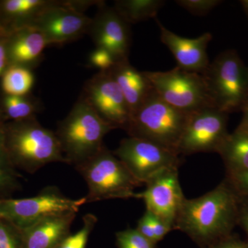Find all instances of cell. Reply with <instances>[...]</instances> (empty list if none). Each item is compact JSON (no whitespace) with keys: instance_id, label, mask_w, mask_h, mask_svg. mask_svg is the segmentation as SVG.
<instances>
[{"instance_id":"1","label":"cell","mask_w":248,"mask_h":248,"mask_svg":"<svg viewBox=\"0 0 248 248\" xmlns=\"http://www.w3.org/2000/svg\"><path fill=\"white\" fill-rule=\"evenodd\" d=\"M241 197L228 181L198 198L185 199L174 230L205 247L232 234L238 225Z\"/></svg>"},{"instance_id":"2","label":"cell","mask_w":248,"mask_h":248,"mask_svg":"<svg viewBox=\"0 0 248 248\" xmlns=\"http://www.w3.org/2000/svg\"><path fill=\"white\" fill-rule=\"evenodd\" d=\"M6 148L13 166L34 173L46 165L67 164L56 133L42 126L35 117L4 124Z\"/></svg>"},{"instance_id":"3","label":"cell","mask_w":248,"mask_h":248,"mask_svg":"<svg viewBox=\"0 0 248 248\" xmlns=\"http://www.w3.org/2000/svg\"><path fill=\"white\" fill-rule=\"evenodd\" d=\"M112 130L81 96L55 133L67 164L76 166L100 151L104 138Z\"/></svg>"},{"instance_id":"4","label":"cell","mask_w":248,"mask_h":248,"mask_svg":"<svg viewBox=\"0 0 248 248\" xmlns=\"http://www.w3.org/2000/svg\"><path fill=\"white\" fill-rule=\"evenodd\" d=\"M191 114L170 105L154 91L132 114L125 131L129 137L153 142L179 155V142Z\"/></svg>"},{"instance_id":"5","label":"cell","mask_w":248,"mask_h":248,"mask_svg":"<svg viewBox=\"0 0 248 248\" xmlns=\"http://www.w3.org/2000/svg\"><path fill=\"white\" fill-rule=\"evenodd\" d=\"M75 167L87 184V203L113 199H139V193L135 190L142 184L105 146Z\"/></svg>"},{"instance_id":"6","label":"cell","mask_w":248,"mask_h":248,"mask_svg":"<svg viewBox=\"0 0 248 248\" xmlns=\"http://www.w3.org/2000/svg\"><path fill=\"white\" fill-rule=\"evenodd\" d=\"M202 75L217 108L241 110L248 98V67L235 50L219 54Z\"/></svg>"},{"instance_id":"7","label":"cell","mask_w":248,"mask_h":248,"mask_svg":"<svg viewBox=\"0 0 248 248\" xmlns=\"http://www.w3.org/2000/svg\"><path fill=\"white\" fill-rule=\"evenodd\" d=\"M155 92L163 100L187 113L215 107L203 76L181 69L166 72L144 71Z\"/></svg>"},{"instance_id":"8","label":"cell","mask_w":248,"mask_h":248,"mask_svg":"<svg viewBox=\"0 0 248 248\" xmlns=\"http://www.w3.org/2000/svg\"><path fill=\"white\" fill-rule=\"evenodd\" d=\"M87 203L86 197L73 200L55 186H48L38 195L25 199L0 198V218L22 230L47 217L65 213H77Z\"/></svg>"},{"instance_id":"9","label":"cell","mask_w":248,"mask_h":248,"mask_svg":"<svg viewBox=\"0 0 248 248\" xmlns=\"http://www.w3.org/2000/svg\"><path fill=\"white\" fill-rule=\"evenodd\" d=\"M113 153L141 184L164 170L179 168L181 164L175 153L153 142L131 137L122 140Z\"/></svg>"},{"instance_id":"10","label":"cell","mask_w":248,"mask_h":248,"mask_svg":"<svg viewBox=\"0 0 248 248\" xmlns=\"http://www.w3.org/2000/svg\"><path fill=\"white\" fill-rule=\"evenodd\" d=\"M228 113L208 107L191 114L179 142V155L218 153L228 135Z\"/></svg>"},{"instance_id":"11","label":"cell","mask_w":248,"mask_h":248,"mask_svg":"<svg viewBox=\"0 0 248 248\" xmlns=\"http://www.w3.org/2000/svg\"><path fill=\"white\" fill-rule=\"evenodd\" d=\"M92 20L84 13L72 9L65 1L53 0L30 27L40 31L48 46H61L88 33Z\"/></svg>"},{"instance_id":"12","label":"cell","mask_w":248,"mask_h":248,"mask_svg":"<svg viewBox=\"0 0 248 248\" xmlns=\"http://www.w3.org/2000/svg\"><path fill=\"white\" fill-rule=\"evenodd\" d=\"M81 97L114 128L126 130L130 112L110 71L98 72L88 80Z\"/></svg>"},{"instance_id":"13","label":"cell","mask_w":248,"mask_h":248,"mask_svg":"<svg viewBox=\"0 0 248 248\" xmlns=\"http://www.w3.org/2000/svg\"><path fill=\"white\" fill-rule=\"evenodd\" d=\"M145 184L146 189L139 193V199L143 200L146 210L174 230L186 199L179 183L178 168L164 170Z\"/></svg>"},{"instance_id":"14","label":"cell","mask_w":248,"mask_h":248,"mask_svg":"<svg viewBox=\"0 0 248 248\" xmlns=\"http://www.w3.org/2000/svg\"><path fill=\"white\" fill-rule=\"evenodd\" d=\"M88 33L96 48L107 50L118 62L128 60L131 42L130 24L114 7H108L104 2L99 5Z\"/></svg>"},{"instance_id":"15","label":"cell","mask_w":248,"mask_h":248,"mask_svg":"<svg viewBox=\"0 0 248 248\" xmlns=\"http://www.w3.org/2000/svg\"><path fill=\"white\" fill-rule=\"evenodd\" d=\"M161 42L170 50L177 67L186 71L202 74L210 65L207 47L213 35L207 32L197 38L189 39L177 35L163 26L157 19Z\"/></svg>"},{"instance_id":"16","label":"cell","mask_w":248,"mask_h":248,"mask_svg":"<svg viewBox=\"0 0 248 248\" xmlns=\"http://www.w3.org/2000/svg\"><path fill=\"white\" fill-rule=\"evenodd\" d=\"M6 52L9 66L25 67L32 70L44 58L48 46L44 35L33 27L11 31L6 36Z\"/></svg>"},{"instance_id":"17","label":"cell","mask_w":248,"mask_h":248,"mask_svg":"<svg viewBox=\"0 0 248 248\" xmlns=\"http://www.w3.org/2000/svg\"><path fill=\"white\" fill-rule=\"evenodd\" d=\"M76 214L53 215L22 230L23 248H55L71 234Z\"/></svg>"},{"instance_id":"18","label":"cell","mask_w":248,"mask_h":248,"mask_svg":"<svg viewBox=\"0 0 248 248\" xmlns=\"http://www.w3.org/2000/svg\"><path fill=\"white\" fill-rule=\"evenodd\" d=\"M110 72L123 94L131 117L153 93L154 88L144 73L132 66L128 60L117 62Z\"/></svg>"},{"instance_id":"19","label":"cell","mask_w":248,"mask_h":248,"mask_svg":"<svg viewBox=\"0 0 248 248\" xmlns=\"http://www.w3.org/2000/svg\"><path fill=\"white\" fill-rule=\"evenodd\" d=\"M53 0H3L0 1V24L6 33L30 27L42 11Z\"/></svg>"},{"instance_id":"20","label":"cell","mask_w":248,"mask_h":248,"mask_svg":"<svg viewBox=\"0 0 248 248\" xmlns=\"http://www.w3.org/2000/svg\"><path fill=\"white\" fill-rule=\"evenodd\" d=\"M223 160L227 175L248 172V131L237 127L222 143L218 153Z\"/></svg>"},{"instance_id":"21","label":"cell","mask_w":248,"mask_h":248,"mask_svg":"<svg viewBox=\"0 0 248 248\" xmlns=\"http://www.w3.org/2000/svg\"><path fill=\"white\" fill-rule=\"evenodd\" d=\"M163 0H118L114 9L129 24L156 19V15L164 6Z\"/></svg>"},{"instance_id":"22","label":"cell","mask_w":248,"mask_h":248,"mask_svg":"<svg viewBox=\"0 0 248 248\" xmlns=\"http://www.w3.org/2000/svg\"><path fill=\"white\" fill-rule=\"evenodd\" d=\"M34 83L32 70L25 67L9 66L1 76V89L8 95H28Z\"/></svg>"},{"instance_id":"23","label":"cell","mask_w":248,"mask_h":248,"mask_svg":"<svg viewBox=\"0 0 248 248\" xmlns=\"http://www.w3.org/2000/svg\"><path fill=\"white\" fill-rule=\"evenodd\" d=\"M3 114L12 122L28 120L35 117L40 106L37 101L25 96H14L4 94L1 101Z\"/></svg>"},{"instance_id":"24","label":"cell","mask_w":248,"mask_h":248,"mask_svg":"<svg viewBox=\"0 0 248 248\" xmlns=\"http://www.w3.org/2000/svg\"><path fill=\"white\" fill-rule=\"evenodd\" d=\"M98 221L97 217L93 214H86L83 217L82 227L79 231L70 234L55 248H86L90 235Z\"/></svg>"},{"instance_id":"25","label":"cell","mask_w":248,"mask_h":248,"mask_svg":"<svg viewBox=\"0 0 248 248\" xmlns=\"http://www.w3.org/2000/svg\"><path fill=\"white\" fill-rule=\"evenodd\" d=\"M116 242L119 248H155V244L141 234L137 229L128 228L116 234Z\"/></svg>"},{"instance_id":"26","label":"cell","mask_w":248,"mask_h":248,"mask_svg":"<svg viewBox=\"0 0 248 248\" xmlns=\"http://www.w3.org/2000/svg\"><path fill=\"white\" fill-rule=\"evenodd\" d=\"M0 248H23L22 231L2 218H0Z\"/></svg>"},{"instance_id":"27","label":"cell","mask_w":248,"mask_h":248,"mask_svg":"<svg viewBox=\"0 0 248 248\" xmlns=\"http://www.w3.org/2000/svg\"><path fill=\"white\" fill-rule=\"evenodd\" d=\"M117 62L113 55L107 50L96 48L90 54L88 65L99 70V72H108L110 71Z\"/></svg>"},{"instance_id":"28","label":"cell","mask_w":248,"mask_h":248,"mask_svg":"<svg viewBox=\"0 0 248 248\" xmlns=\"http://www.w3.org/2000/svg\"><path fill=\"white\" fill-rule=\"evenodd\" d=\"M176 4L196 16H205L222 2L220 0H177Z\"/></svg>"},{"instance_id":"29","label":"cell","mask_w":248,"mask_h":248,"mask_svg":"<svg viewBox=\"0 0 248 248\" xmlns=\"http://www.w3.org/2000/svg\"><path fill=\"white\" fill-rule=\"evenodd\" d=\"M146 211L148 212L152 229H153V234H154L155 243L156 244L164 239L165 236L173 229L159 217L155 216L148 210Z\"/></svg>"},{"instance_id":"30","label":"cell","mask_w":248,"mask_h":248,"mask_svg":"<svg viewBox=\"0 0 248 248\" xmlns=\"http://www.w3.org/2000/svg\"><path fill=\"white\" fill-rule=\"evenodd\" d=\"M226 180L240 197L248 198V172L227 175Z\"/></svg>"},{"instance_id":"31","label":"cell","mask_w":248,"mask_h":248,"mask_svg":"<svg viewBox=\"0 0 248 248\" xmlns=\"http://www.w3.org/2000/svg\"><path fill=\"white\" fill-rule=\"evenodd\" d=\"M15 174V172L0 166V195L17 188L18 184Z\"/></svg>"},{"instance_id":"32","label":"cell","mask_w":248,"mask_h":248,"mask_svg":"<svg viewBox=\"0 0 248 248\" xmlns=\"http://www.w3.org/2000/svg\"><path fill=\"white\" fill-rule=\"evenodd\" d=\"M203 248H248V241L231 234Z\"/></svg>"},{"instance_id":"33","label":"cell","mask_w":248,"mask_h":248,"mask_svg":"<svg viewBox=\"0 0 248 248\" xmlns=\"http://www.w3.org/2000/svg\"><path fill=\"white\" fill-rule=\"evenodd\" d=\"M0 166L14 172V166L10 161L9 155L6 151L4 124L1 122H0Z\"/></svg>"},{"instance_id":"34","label":"cell","mask_w":248,"mask_h":248,"mask_svg":"<svg viewBox=\"0 0 248 248\" xmlns=\"http://www.w3.org/2000/svg\"><path fill=\"white\" fill-rule=\"evenodd\" d=\"M238 225L242 228L248 237V198L241 197Z\"/></svg>"},{"instance_id":"35","label":"cell","mask_w":248,"mask_h":248,"mask_svg":"<svg viewBox=\"0 0 248 248\" xmlns=\"http://www.w3.org/2000/svg\"><path fill=\"white\" fill-rule=\"evenodd\" d=\"M9 67L7 52H6V36L0 37V78Z\"/></svg>"},{"instance_id":"36","label":"cell","mask_w":248,"mask_h":248,"mask_svg":"<svg viewBox=\"0 0 248 248\" xmlns=\"http://www.w3.org/2000/svg\"><path fill=\"white\" fill-rule=\"evenodd\" d=\"M241 111L243 112L242 120L238 127L248 131V98L243 106Z\"/></svg>"},{"instance_id":"37","label":"cell","mask_w":248,"mask_h":248,"mask_svg":"<svg viewBox=\"0 0 248 248\" xmlns=\"http://www.w3.org/2000/svg\"><path fill=\"white\" fill-rule=\"evenodd\" d=\"M6 35H7V33H6V31H5L4 28L1 26V24H0V37H4V36H6Z\"/></svg>"},{"instance_id":"38","label":"cell","mask_w":248,"mask_h":248,"mask_svg":"<svg viewBox=\"0 0 248 248\" xmlns=\"http://www.w3.org/2000/svg\"><path fill=\"white\" fill-rule=\"evenodd\" d=\"M241 4L243 5L245 10H246V12L248 14V0H243V1H241Z\"/></svg>"},{"instance_id":"39","label":"cell","mask_w":248,"mask_h":248,"mask_svg":"<svg viewBox=\"0 0 248 248\" xmlns=\"http://www.w3.org/2000/svg\"><path fill=\"white\" fill-rule=\"evenodd\" d=\"M3 119H4V114H3L1 109L0 108V122H2Z\"/></svg>"}]
</instances>
